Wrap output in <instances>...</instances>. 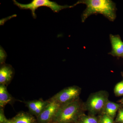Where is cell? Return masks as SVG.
Wrapping results in <instances>:
<instances>
[{
  "mask_svg": "<svg viewBox=\"0 0 123 123\" xmlns=\"http://www.w3.org/2000/svg\"><path fill=\"white\" fill-rule=\"evenodd\" d=\"M54 123V122H52V123Z\"/></svg>",
  "mask_w": 123,
  "mask_h": 123,
  "instance_id": "7402d4cb",
  "label": "cell"
},
{
  "mask_svg": "<svg viewBox=\"0 0 123 123\" xmlns=\"http://www.w3.org/2000/svg\"><path fill=\"white\" fill-rule=\"evenodd\" d=\"M10 120L13 123H37L32 115L24 111L19 112Z\"/></svg>",
  "mask_w": 123,
  "mask_h": 123,
  "instance_id": "30bf717a",
  "label": "cell"
},
{
  "mask_svg": "<svg viewBox=\"0 0 123 123\" xmlns=\"http://www.w3.org/2000/svg\"><path fill=\"white\" fill-rule=\"evenodd\" d=\"M7 57V55L4 50L0 47V63L1 65L5 64V61Z\"/></svg>",
  "mask_w": 123,
  "mask_h": 123,
  "instance_id": "e0dca14e",
  "label": "cell"
},
{
  "mask_svg": "<svg viewBox=\"0 0 123 123\" xmlns=\"http://www.w3.org/2000/svg\"><path fill=\"white\" fill-rule=\"evenodd\" d=\"M121 75H122V76H123V72H122L121 73Z\"/></svg>",
  "mask_w": 123,
  "mask_h": 123,
  "instance_id": "44dd1931",
  "label": "cell"
},
{
  "mask_svg": "<svg viewBox=\"0 0 123 123\" xmlns=\"http://www.w3.org/2000/svg\"><path fill=\"white\" fill-rule=\"evenodd\" d=\"M114 93L116 97L123 96V80L117 83L115 86Z\"/></svg>",
  "mask_w": 123,
  "mask_h": 123,
  "instance_id": "5bb4252c",
  "label": "cell"
},
{
  "mask_svg": "<svg viewBox=\"0 0 123 123\" xmlns=\"http://www.w3.org/2000/svg\"><path fill=\"white\" fill-rule=\"evenodd\" d=\"M13 100V98L8 92L6 86L0 84V107L4 108Z\"/></svg>",
  "mask_w": 123,
  "mask_h": 123,
  "instance_id": "7c38bea8",
  "label": "cell"
},
{
  "mask_svg": "<svg viewBox=\"0 0 123 123\" xmlns=\"http://www.w3.org/2000/svg\"><path fill=\"white\" fill-rule=\"evenodd\" d=\"M13 123L11 121V120H9V121H8V122H7V123Z\"/></svg>",
  "mask_w": 123,
  "mask_h": 123,
  "instance_id": "ffe728a7",
  "label": "cell"
},
{
  "mask_svg": "<svg viewBox=\"0 0 123 123\" xmlns=\"http://www.w3.org/2000/svg\"><path fill=\"white\" fill-rule=\"evenodd\" d=\"M86 111L85 102L80 98L72 102L60 106L56 113L52 122L77 123L80 116Z\"/></svg>",
  "mask_w": 123,
  "mask_h": 123,
  "instance_id": "7a4b0ae2",
  "label": "cell"
},
{
  "mask_svg": "<svg viewBox=\"0 0 123 123\" xmlns=\"http://www.w3.org/2000/svg\"><path fill=\"white\" fill-rule=\"evenodd\" d=\"M111 50L108 54L112 56L123 58V42L119 35H110Z\"/></svg>",
  "mask_w": 123,
  "mask_h": 123,
  "instance_id": "52a82bcc",
  "label": "cell"
},
{
  "mask_svg": "<svg viewBox=\"0 0 123 123\" xmlns=\"http://www.w3.org/2000/svg\"><path fill=\"white\" fill-rule=\"evenodd\" d=\"M14 70L10 65L3 64L0 68V84L7 86L12 79Z\"/></svg>",
  "mask_w": 123,
  "mask_h": 123,
  "instance_id": "9c48e42d",
  "label": "cell"
},
{
  "mask_svg": "<svg viewBox=\"0 0 123 123\" xmlns=\"http://www.w3.org/2000/svg\"><path fill=\"white\" fill-rule=\"evenodd\" d=\"M49 103L48 100L42 99L33 100L25 102L26 105L32 114L37 117Z\"/></svg>",
  "mask_w": 123,
  "mask_h": 123,
  "instance_id": "ba28073f",
  "label": "cell"
},
{
  "mask_svg": "<svg viewBox=\"0 0 123 123\" xmlns=\"http://www.w3.org/2000/svg\"><path fill=\"white\" fill-rule=\"evenodd\" d=\"M9 121L5 115L4 108H0V123H5Z\"/></svg>",
  "mask_w": 123,
  "mask_h": 123,
  "instance_id": "ac0fdd59",
  "label": "cell"
},
{
  "mask_svg": "<svg viewBox=\"0 0 123 123\" xmlns=\"http://www.w3.org/2000/svg\"><path fill=\"white\" fill-rule=\"evenodd\" d=\"M109 94L106 90H102L90 95L85 104L88 115L97 116L101 114L109 100Z\"/></svg>",
  "mask_w": 123,
  "mask_h": 123,
  "instance_id": "3957f363",
  "label": "cell"
},
{
  "mask_svg": "<svg viewBox=\"0 0 123 123\" xmlns=\"http://www.w3.org/2000/svg\"><path fill=\"white\" fill-rule=\"evenodd\" d=\"M77 123H99L98 116L86 115L84 113L80 116Z\"/></svg>",
  "mask_w": 123,
  "mask_h": 123,
  "instance_id": "4fadbf2b",
  "label": "cell"
},
{
  "mask_svg": "<svg viewBox=\"0 0 123 123\" xmlns=\"http://www.w3.org/2000/svg\"><path fill=\"white\" fill-rule=\"evenodd\" d=\"M121 107V105L119 103H116L109 100L101 114H105L114 119L116 117L117 113Z\"/></svg>",
  "mask_w": 123,
  "mask_h": 123,
  "instance_id": "8fae6325",
  "label": "cell"
},
{
  "mask_svg": "<svg viewBox=\"0 0 123 123\" xmlns=\"http://www.w3.org/2000/svg\"><path fill=\"white\" fill-rule=\"evenodd\" d=\"M13 1L14 4L21 9L31 10L32 16L34 18L37 17L35 13L36 10L39 7L43 6L48 7L54 12H58L63 9L74 7V5L72 6L61 5L55 1H51L49 0H33L30 3L28 4H21L15 0H13Z\"/></svg>",
  "mask_w": 123,
  "mask_h": 123,
  "instance_id": "277c9868",
  "label": "cell"
},
{
  "mask_svg": "<svg viewBox=\"0 0 123 123\" xmlns=\"http://www.w3.org/2000/svg\"><path fill=\"white\" fill-rule=\"evenodd\" d=\"M119 103L121 105V107H123V97L118 101Z\"/></svg>",
  "mask_w": 123,
  "mask_h": 123,
  "instance_id": "d6986e66",
  "label": "cell"
},
{
  "mask_svg": "<svg viewBox=\"0 0 123 123\" xmlns=\"http://www.w3.org/2000/svg\"><path fill=\"white\" fill-rule=\"evenodd\" d=\"M49 102V103L47 105L37 117V123H51L52 122L60 105L55 102Z\"/></svg>",
  "mask_w": 123,
  "mask_h": 123,
  "instance_id": "8992f818",
  "label": "cell"
},
{
  "mask_svg": "<svg viewBox=\"0 0 123 123\" xmlns=\"http://www.w3.org/2000/svg\"><path fill=\"white\" fill-rule=\"evenodd\" d=\"M99 123H114V119L105 114L98 115Z\"/></svg>",
  "mask_w": 123,
  "mask_h": 123,
  "instance_id": "9a60e30c",
  "label": "cell"
},
{
  "mask_svg": "<svg viewBox=\"0 0 123 123\" xmlns=\"http://www.w3.org/2000/svg\"><path fill=\"white\" fill-rule=\"evenodd\" d=\"M81 92V88L79 86H71L63 89L48 101L55 102L60 106L63 105L79 99Z\"/></svg>",
  "mask_w": 123,
  "mask_h": 123,
  "instance_id": "5b68a950",
  "label": "cell"
},
{
  "mask_svg": "<svg viewBox=\"0 0 123 123\" xmlns=\"http://www.w3.org/2000/svg\"><path fill=\"white\" fill-rule=\"evenodd\" d=\"M114 123H123V107L120 108L118 111Z\"/></svg>",
  "mask_w": 123,
  "mask_h": 123,
  "instance_id": "2e32d148",
  "label": "cell"
},
{
  "mask_svg": "<svg viewBox=\"0 0 123 123\" xmlns=\"http://www.w3.org/2000/svg\"><path fill=\"white\" fill-rule=\"evenodd\" d=\"M79 4L86 6L81 16V21L84 22L90 15L100 14L110 21H114L116 17L115 4L111 0H82L74 5V7Z\"/></svg>",
  "mask_w": 123,
  "mask_h": 123,
  "instance_id": "6da1fadb",
  "label": "cell"
}]
</instances>
